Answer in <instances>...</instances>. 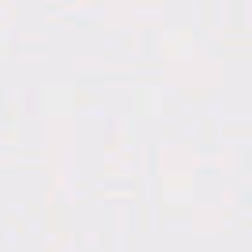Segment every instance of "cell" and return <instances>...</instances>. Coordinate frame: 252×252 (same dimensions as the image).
<instances>
[]
</instances>
